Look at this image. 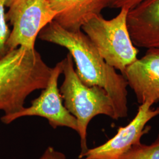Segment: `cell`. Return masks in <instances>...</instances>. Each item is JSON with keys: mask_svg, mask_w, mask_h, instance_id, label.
I'll use <instances>...</instances> for the list:
<instances>
[{"mask_svg": "<svg viewBox=\"0 0 159 159\" xmlns=\"http://www.w3.org/2000/svg\"><path fill=\"white\" fill-rule=\"evenodd\" d=\"M57 13L54 20L64 29L77 31L93 17L101 14L108 0H48Z\"/></svg>", "mask_w": 159, "mask_h": 159, "instance_id": "10", "label": "cell"}, {"mask_svg": "<svg viewBox=\"0 0 159 159\" xmlns=\"http://www.w3.org/2000/svg\"><path fill=\"white\" fill-rule=\"evenodd\" d=\"M7 21L12 27L7 46L8 51L20 46L35 48L40 31L57 14L48 0H7Z\"/></svg>", "mask_w": 159, "mask_h": 159, "instance_id": "5", "label": "cell"}, {"mask_svg": "<svg viewBox=\"0 0 159 159\" xmlns=\"http://www.w3.org/2000/svg\"><path fill=\"white\" fill-rule=\"evenodd\" d=\"M140 104L159 101V49L150 48L128 66L123 74Z\"/></svg>", "mask_w": 159, "mask_h": 159, "instance_id": "8", "label": "cell"}, {"mask_svg": "<svg viewBox=\"0 0 159 159\" xmlns=\"http://www.w3.org/2000/svg\"><path fill=\"white\" fill-rule=\"evenodd\" d=\"M49 67L35 48L20 46L0 60V110L9 116L24 107L33 92L46 87Z\"/></svg>", "mask_w": 159, "mask_h": 159, "instance_id": "2", "label": "cell"}, {"mask_svg": "<svg viewBox=\"0 0 159 159\" xmlns=\"http://www.w3.org/2000/svg\"><path fill=\"white\" fill-rule=\"evenodd\" d=\"M63 63L64 79L60 92L64 106L77 120L81 155L89 149L87 134L90 121L101 114L115 120L113 104L105 90L98 86L89 87L83 83L75 72L74 60L69 52L63 59Z\"/></svg>", "mask_w": 159, "mask_h": 159, "instance_id": "3", "label": "cell"}, {"mask_svg": "<svg viewBox=\"0 0 159 159\" xmlns=\"http://www.w3.org/2000/svg\"><path fill=\"white\" fill-rule=\"evenodd\" d=\"M119 159H159V134L149 145L141 142L133 145Z\"/></svg>", "mask_w": 159, "mask_h": 159, "instance_id": "11", "label": "cell"}, {"mask_svg": "<svg viewBox=\"0 0 159 159\" xmlns=\"http://www.w3.org/2000/svg\"><path fill=\"white\" fill-rule=\"evenodd\" d=\"M6 1L0 0V60L8 52L7 43L11 33L6 17Z\"/></svg>", "mask_w": 159, "mask_h": 159, "instance_id": "12", "label": "cell"}, {"mask_svg": "<svg viewBox=\"0 0 159 159\" xmlns=\"http://www.w3.org/2000/svg\"><path fill=\"white\" fill-rule=\"evenodd\" d=\"M38 37L67 49L83 83L105 90L113 104L115 120L127 117L128 84L125 77L105 61L82 30L68 31L53 20L40 31Z\"/></svg>", "mask_w": 159, "mask_h": 159, "instance_id": "1", "label": "cell"}, {"mask_svg": "<svg viewBox=\"0 0 159 159\" xmlns=\"http://www.w3.org/2000/svg\"><path fill=\"white\" fill-rule=\"evenodd\" d=\"M127 24L134 46L159 49V0H146L130 10Z\"/></svg>", "mask_w": 159, "mask_h": 159, "instance_id": "9", "label": "cell"}, {"mask_svg": "<svg viewBox=\"0 0 159 159\" xmlns=\"http://www.w3.org/2000/svg\"><path fill=\"white\" fill-rule=\"evenodd\" d=\"M145 102L140 105L134 119L125 127H120L117 134L102 145L89 148L79 155V159H119L149 130L148 122L159 115V107Z\"/></svg>", "mask_w": 159, "mask_h": 159, "instance_id": "7", "label": "cell"}, {"mask_svg": "<svg viewBox=\"0 0 159 159\" xmlns=\"http://www.w3.org/2000/svg\"><path fill=\"white\" fill-rule=\"evenodd\" d=\"M39 159H66V157L64 154L49 146L46 148Z\"/></svg>", "mask_w": 159, "mask_h": 159, "instance_id": "14", "label": "cell"}, {"mask_svg": "<svg viewBox=\"0 0 159 159\" xmlns=\"http://www.w3.org/2000/svg\"><path fill=\"white\" fill-rule=\"evenodd\" d=\"M129 11L121 8L110 20L105 19L102 14L96 16L81 27L105 61L121 74L136 60L139 52L132 42L127 27Z\"/></svg>", "mask_w": 159, "mask_h": 159, "instance_id": "4", "label": "cell"}, {"mask_svg": "<svg viewBox=\"0 0 159 159\" xmlns=\"http://www.w3.org/2000/svg\"><path fill=\"white\" fill-rule=\"evenodd\" d=\"M146 0H108L107 7L111 8H127L129 10Z\"/></svg>", "mask_w": 159, "mask_h": 159, "instance_id": "13", "label": "cell"}, {"mask_svg": "<svg viewBox=\"0 0 159 159\" xmlns=\"http://www.w3.org/2000/svg\"><path fill=\"white\" fill-rule=\"evenodd\" d=\"M63 60L52 68L48 84L43 89L40 96L31 102L29 107H24L20 111L9 116H2L1 121L8 125L19 118L27 116H39L48 120L53 129L66 127L77 131V120L66 108L58 87L59 77L63 73Z\"/></svg>", "mask_w": 159, "mask_h": 159, "instance_id": "6", "label": "cell"}]
</instances>
